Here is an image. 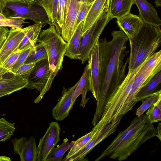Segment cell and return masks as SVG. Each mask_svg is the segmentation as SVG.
<instances>
[{"label":"cell","instance_id":"cell-18","mask_svg":"<svg viewBox=\"0 0 161 161\" xmlns=\"http://www.w3.org/2000/svg\"><path fill=\"white\" fill-rule=\"evenodd\" d=\"M90 89V71L88 64L85 67L82 76L77 82V85L75 88L72 96V101L70 105L71 109L75 102L80 95H82V99L80 106L84 108L86 103L89 100L86 98V95Z\"/></svg>","mask_w":161,"mask_h":161},{"label":"cell","instance_id":"cell-39","mask_svg":"<svg viewBox=\"0 0 161 161\" xmlns=\"http://www.w3.org/2000/svg\"><path fill=\"white\" fill-rule=\"evenodd\" d=\"M5 0H0V13L2 14L3 8L5 6Z\"/></svg>","mask_w":161,"mask_h":161},{"label":"cell","instance_id":"cell-36","mask_svg":"<svg viewBox=\"0 0 161 161\" xmlns=\"http://www.w3.org/2000/svg\"><path fill=\"white\" fill-rule=\"evenodd\" d=\"M36 63L24 64L19 68L16 72L15 75L20 76L28 80L29 75L35 67Z\"/></svg>","mask_w":161,"mask_h":161},{"label":"cell","instance_id":"cell-33","mask_svg":"<svg viewBox=\"0 0 161 161\" xmlns=\"http://www.w3.org/2000/svg\"><path fill=\"white\" fill-rule=\"evenodd\" d=\"M25 19L14 18H7L0 20V27H8L11 28H22L25 23H27Z\"/></svg>","mask_w":161,"mask_h":161},{"label":"cell","instance_id":"cell-23","mask_svg":"<svg viewBox=\"0 0 161 161\" xmlns=\"http://www.w3.org/2000/svg\"><path fill=\"white\" fill-rule=\"evenodd\" d=\"M44 25L42 23H38L32 25L20 43L18 49L23 50L29 47H35Z\"/></svg>","mask_w":161,"mask_h":161},{"label":"cell","instance_id":"cell-10","mask_svg":"<svg viewBox=\"0 0 161 161\" xmlns=\"http://www.w3.org/2000/svg\"><path fill=\"white\" fill-rule=\"evenodd\" d=\"M50 67L48 58L36 63L28 78L26 88L36 89L40 92L46 85L50 76Z\"/></svg>","mask_w":161,"mask_h":161},{"label":"cell","instance_id":"cell-19","mask_svg":"<svg viewBox=\"0 0 161 161\" xmlns=\"http://www.w3.org/2000/svg\"><path fill=\"white\" fill-rule=\"evenodd\" d=\"M110 0H94L84 19L82 36L94 23L104 8L109 4Z\"/></svg>","mask_w":161,"mask_h":161},{"label":"cell","instance_id":"cell-40","mask_svg":"<svg viewBox=\"0 0 161 161\" xmlns=\"http://www.w3.org/2000/svg\"><path fill=\"white\" fill-rule=\"evenodd\" d=\"M10 161L11 159L9 157L5 156H0V161Z\"/></svg>","mask_w":161,"mask_h":161},{"label":"cell","instance_id":"cell-4","mask_svg":"<svg viewBox=\"0 0 161 161\" xmlns=\"http://www.w3.org/2000/svg\"><path fill=\"white\" fill-rule=\"evenodd\" d=\"M46 51L50 67V76L46 85L34 102L38 103L51 88L53 80L62 67L63 60L67 46V42L57 32L55 27L51 25L41 31L37 40Z\"/></svg>","mask_w":161,"mask_h":161},{"label":"cell","instance_id":"cell-8","mask_svg":"<svg viewBox=\"0 0 161 161\" xmlns=\"http://www.w3.org/2000/svg\"><path fill=\"white\" fill-rule=\"evenodd\" d=\"M61 129L57 122L53 121L49 126L43 136L41 138L37 147V161H45L52 150L60 140Z\"/></svg>","mask_w":161,"mask_h":161},{"label":"cell","instance_id":"cell-30","mask_svg":"<svg viewBox=\"0 0 161 161\" xmlns=\"http://www.w3.org/2000/svg\"><path fill=\"white\" fill-rule=\"evenodd\" d=\"M145 114L148 121L151 123L161 121V99L150 107Z\"/></svg>","mask_w":161,"mask_h":161},{"label":"cell","instance_id":"cell-16","mask_svg":"<svg viewBox=\"0 0 161 161\" xmlns=\"http://www.w3.org/2000/svg\"><path fill=\"white\" fill-rule=\"evenodd\" d=\"M28 83L27 79L20 76H0V97L26 88Z\"/></svg>","mask_w":161,"mask_h":161},{"label":"cell","instance_id":"cell-14","mask_svg":"<svg viewBox=\"0 0 161 161\" xmlns=\"http://www.w3.org/2000/svg\"><path fill=\"white\" fill-rule=\"evenodd\" d=\"M77 84V82L68 89L63 87L62 96L52 109V114L55 120L62 121L69 115L71 110L70 105L73 93Z\"/></svg>","mask_w":161,"mask_h":161},{"label":"cell","instance_id":"cell-42","mask_svg":"<svg viewBox=\"0 0 161 161\" xmlns=\"http://www.w3.org/2000/svg\"><path fill=\"white\" fill-rule=\"evenodd\" d=\"M6 19V17L3 14L0 13V20L4 19Z\"/></svg>","mask_w":161,"mask_h":161},{"label":"cell","instance_id":"cell-35","mask_svg":"<svg viewBox=\"0 0 161 161\" xmlns=\"http://www.w3.org/2000/svg\"><path fill=\"white\" fill-rule=\"evenodd\" d=\"M92 3L86 2H80L79 11L74 27L75 32L77 27L80 22L84 20L91 5Z\"/></svg>","mask_w":161,"mask_h":161},{"label":"cell","instance_id":"cell-31","mask_svg":"<svg viewBox=\"0 0 161 161\" xmlns=\"http://www.w3.org/2000/svg\"><path fill=\"white\" fill-rule=\"evenodd\" d=\"M23 50L18 49L11 54L0 67V76L10 74L11 70Z\"/></svg>","mask_w":161,"mask_h":161},{"label":"cell","instance_id":"cell-21","mask_svg":"<svg viewBox=\"0 0 161 161\" xmlns=\"http://www.w3.org/2000/svg\"><path fill=\"white\" fill-rule=\"evenodd\" d=\"M84 20L78 25L73 35L67 42L65 56L71 59H79V51L81 37V30Z\"/></svg>","mask_w":161,"mask_h":161},{"label":"cell","instance_id":"cell-12","mask_svg":"<svg viewBox=\"0 0 161 161\" xmlns=\"http://www.w3.org/2000/svg\"><path fill=\"white\" fill-rule=\"evenodd\" d=\"M90 71V89L93 96L97 100L99 88V61L98 40L92 48L88 59Z\"/></svg>","mask_w":161,"mask_h":161},{"label":"cell","instance_id":"cell-32","mask_svg":"<svg viewBox=\"0 0 161 161\" xmlns=\"http://www.w3.org/2000/svg\"><path fill=\"white\" fill-rule=\"evenodd\" d=\"M67 0H58L57 13V32L60 35L61 28L63 26L65 18Z\"/></svg>","mask_w":161,"mask_h":161},{"label":"cell","instance_id":"cell-17","mask_svg":"<svg viewBox=\"0 0 161 161\" xmlns=\"http://www.w3.org/2000/svg\"><path fill=\"white\" fill-rule=\"evenodd\" d=\"M139 10L138 15L144 23L160 26L161 20L154 7L147 0H134Z\"/></svg>","mask_w":161,"mask_h":161},{"label":"cell","instance_id":"cell-44","mask_svg":"<svg viewBox=\"0 0 161 161\" xmlns=\"http://www.w3.org/2000/svg\"><path fill=\"white\" fill-rule=\"evenodd\" d=\"M94 0H90L89 1V3H92Z\"/></svg>","mask_w":161,"mask_h":161},{"label":"cell","instance_id":"cell-22","mask_svg":"<svg viewBox=\"0 0 161 161\" xmlns=\"http://www.w3.org/2000/svg\"><path fill=\"white\" fill-rule=\"evenodd\" d=\"M161 72L160 71L140 90L136 97L137 102L142 101L161 90Z\"/></svg>","mask_w":161,"mask_h":161},{"label":"cell","instance_id":"cell-1","mask_svg":"<svg viewBox=\"0 0 161 161\" xmlns=\"http://www.w3.org/2000/svg\"><path fill=\"white\" fill-rule=\"evenodd\" d=\"M112 38L98 40L99 46V88L96 107L92 121L95 125L101 118L107 102L122 83L125 77L128 58L126 44L128 38L121 30L112 32Z\"/></svg>","mask_w":161,"mask_h":161},{"label":"cell","instance_id":"cell-2","mask_svg":"<svg viewBox=\"0 0 161 161\" xmlns=\"http://www.w3.org/2000/svg\"><path fill=\"white\" fill-rule=\"evenodd\" d=\"M156 129L145 114L135 117L129 126L120 132L95 160L106 157L123 161L126 159L142 144L157 136Z\"/></svg>","mask_w":161,"mask_h":161},{"label":"cell","instance_id":"cell-26","mask_svg":"<svg viewBox=\"0 0 161 161\" xmlns=\"http://www.w3.org/2000/svg\"><path fill=\"white\" fill-rule=\"evenodd\" d=\"M75 141L64 142L56 148H53L48 154L45 161H61L65 153L72 147Z\"/></svg>","mask_w":161,"mask_h":161},{"label":"cell","instance_id":"cell-45","mask_svg":"<svg viewBox=\"0 0 161 161\" xmlns=\"http://www.w3.org/2000/svg\"><path fill=\"white\" fill-rule=\"evenodd\" d=\"M79 2H81L82 1V0H78Z\"/></svg>","mask_w":161,"mask_h":161},{"label":"cell","instance_id":"cell-25","mask_svg":"<svg viewBox=\"0 0 161 161\" xmlns=\"http://www.w3.org/2000/svg\"><path fill=\"white\" fill-rule=\"evenodd\" d=\"M98 130L99 129L94 126L91 132L75 141L74 144L70 148L65 157L62 161H66L69 157L81 149L92 137Z\"/></svg>","mask_w":161,"mask_h":161},{"label":"cell","instance_id":"cell-7","mask_svg":"<svg viewBox=\"0 0 161 161\" xmlns=\"http://www.w3.org/2000/svg\"><path fill=\"white\" fill-rule=\"evenodd\" d=\"M121 119H118L114 122L100 129L79 151L68 158L66 161L86 160L85 157L96 146L116 131Z\"/></svg>","mask_w":161,"mask_h":161},{"label":"cell","instance_id":"cell-6","mask_svg":"<svg viewBox=\"0 0 161 161\" xmlns=\"http://www.w3.org/2000/svg\"><path fill=\"white\" fill-rule=\"evenodd\" d=\"M109 4L104 8L94 23L81 36L79 60L82 64L88 60L92 48L104 28L112 19L109 13Z\"/></svg>","mask_w":161,"mask_h":161},{"label":"cell","instance_id":"cell-27","mask_svg":"<svg viewBox=\"0 0 161 161\" xmlns=\"http://www.w3.org/2000/svg\"><path fill=\"white\" fill-rule=\"evenodd\" d=\"M46 58L48 56L45 48L41 43H38L30 52L24 64L36 63Z\"/></svg>","mask_w":161,"mask_h":161},{"label":"cell","instance_id":"cell-34","mask_svg":"<svg viewBox=\"0 0 161 161\" xmlns=\"http://www.w3.org/2000/svg\"><path fill=\"white\" fill-rule=\"evenodd\" d=\"M33 47H29L23 50L12 67L10 74L15 75L16 73L19 68L24 64L28 55Z\"/></svg>","mask_w":161,"mask_h":161},{"label":"cell","instance_id":"cell-37","mask_svg":"<svg viewBox=\"0 0 161 161\" xmlns=\"http://www.w3.org/2000/svg\"><path fill=\"white\" fill-rule=\"evenodd\" d=\"M9 31L6 27H0V50L7 38Z\"/></svg>","mask_w":161,"mask_h":161},{"label":"cell","instance_id":"cell-11","mask_svg":"<svg viewBox=\"0 0 161 161\" xmlns=\"http://www.w3.org/2000/svg\"><path fill=\"white\" fill-rule=\"evenodd\" d=\"M13 145L14 153L18 154L21 161H37V152L34 137L22 136L11 141Z\"/></svg>","mask_w":161,"mask_h":161},{"label":"cell","instance_id":"cell-38","mask_svg":"<svg viewBox=\"0 0 161 161\" xmlns=\"http://www.w3.org/2000/svg\"><path fill=\"white\" fill-rule=\"evenodd\" d=\"M156 130L157 132V135L156 136L161 141V125L160 123H159L158 124Z\"/></svg>","mask_w":161,"mask_h":161},{"label":"cell","instance_id":"cell-9","mask_svg":"<svg viewBox=\"0 0 161 161\" xmlns=\"http://www.w3.org/2000/svg\"><path fill=\"white\" fill-rule=\"evenodd\" d=\"M32 25L24 28H11L0 50V67L13 53L17 51L23 38Z\"/></svg>","mask_w":161,"mask_h":161},{"label":"cell","instance_id":"cell-28","mask_svg":"<svg viewBox=\"0 0 161 161\" xmlns=\"http://www.w3.org/2000/svg\"><path fill=\"white\" fill-rule=\"evenodd\" d=\"M14 125L4 118H0V142L10 139L15 130Z\"/></svg>","mask_w":161,"mask_h":161},{"label":"cell","instance_id":"cell-5","mask_svg":"<svg viewBox=\"0 0 161 161\" xmlns=\"http://www.w3.org/2000/svg\"><path fill=\"white\" fill-rule=\"evenodd\" d=\"M5 1L6 5L2 14L6 19L22 18L30 19L35 23L48 24V18L46 11L36 0L30 3L21 0Z\"/></svg>","mask_w":161,"mask_h":161},{"label":"cell","instance_id":"cell-3","mask_svg":"<svg viewBox=\"0 0 161 161\" xmlns=\"http://www.w3.org/2000/svg\"><path fill=\"white\" fill-rule=\"evenodd\" d=\"M129 40L128 71H132L145 63L159 46L160 26L144 23L135 36Z\"/></svg>","mask_w":161,"mask_h":161},{"label":"cell","instance_id":"cell-13","mask_svg":"<svg viewBox=\"0 0 161 161\" xmlns=\"http://www.w3.org/2000/svg\"><path fill=\"white\" fill-rule=\"evenodd\" d=\"M80 2L78 0H67L65 21L61 29L60 35L68 42L74 33V27Z\"/></svg>","mask_w":161,"mask_h":161},{"label":"cell","instance_id":"cell-43","mask_svg":"<svg viewBox=\"0 0 161 161\" xmlns=\"http://www.w3.org/2000/svg\"><path fill=\"white\" fill-rule=\"evenodd\" d=\"M22 0L23 1L25 2L30 3V2H33L36 0Z\"/></svg>","mask_w":161,"mask_h":161},{"label":"cell","instance_id":"cell-41","mask_svg":"<svg viewBox=\"0 0 161 161\" xmlns=\"http://www.w3.org/2000/svg\"><path fill=\"white\" fill-rule=\"evenodd\" d=\"M155 4L156 7H160L161 6V0H155Z\"/></svg>","mask_w":161,"mask_h":161},{"label":"cell","instance_id":"cell-24","mask_svg":"<svg viewBox=\"0 0 161 161\" xmlns=\"http://www.w3.org/2000/svg\"><path fill=\"white\" fill-rule=\"evenodd\" d=\"M46 11L48 18V24L57 27V13L58 0H36Z\"/></svg>","mask_w":161,"mask_h":161},{"label":"cell","instance_id":"cell-15","mask_svg":"<svg viewBox=\"0 0 161 161\" xmlns=\"http://www.w3.org/2000/svg\"><path fill=\"white\" fill-rule=\"evenodd\" d=\"M116 22L120 30L125 33L129 40L135 36L144 23L139 16L130 13L117 19Z\"/></svg>","mask_w":161,"mask_h":161},{"label":"cell","instance_id":"cell-20","mask_svg":"<svg viewBox=\"0 0 161 161\" xmlns=\"http://www.w3.org/2000/svg\"><path fill=\"white\" fill-rule=\"evenodd\" d=\"M134 0H110L109 13L112 18H120L130 13Z\"/></svg>","mask_w":161,"mask_h":161},{"label":"cell","instance_id":"cell-29","mask_svg":"<svg viewBox=\"0 0 161 161\" xmlns=\"http://www.w3.org/2000/svg\"><path fill=\"white\" fill-rule=\"evenodd\" d=\"M161 99V90L142 101V104L136 109V115L140 117L153 104Z\"/></svg>","mask_w":161,"mask_h":161}]
</instances>
